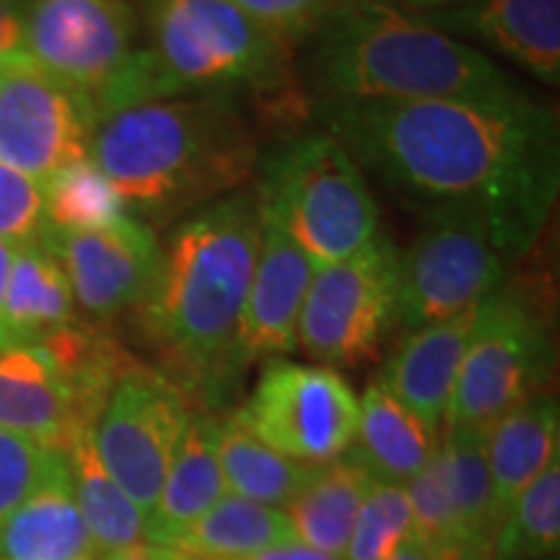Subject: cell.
I'll return each mask as SVG.
<instances>
[{
  "label": "cell",
  "instance_id": "cb8c5ba5",
  "mask_svg": "<svg viewBox=\"0 0 560 560\" xmlns=\"http://www.w3.org/2000/svg\"><path fill=\"white\" fill-rule=\"evenodd\" d=\"M371 482V475L348 452L319 465L283 509L296 540L332 558H346L355 514Z\"/></svg>",
  "mask_w": 560,
  "mask_h": 560
},
{
  "label": "cell",
  "instance_id": "4dcf8cb0",
  "mask_svg": "<svg viewBox=\"0 0 560 560\" xmlns=\"http://www.w3.org/2000/svg\"><path fill=\"white\" fill-rule=\"evenodd\" d=\"M412 537L408 490L395 482H371L355 514L348 550L342 560H389L392 552Z\"/></svg>",
  "mask_w": 560,
  "mask_h": 560
},
{
  "label": "cell",
  "instance_id": "60d3db41",
  "mask_svg": "<svg viewBox=\"0 0 560 560\" xmlns=\"http://www.w3.org/2000/svg\"><path fill=\"white\" fill-rule=\"evenodd\" d=\"M187 558H190V556H187ZM190 560H198V558H190Z\"/></svg>",
  "mask_w": 560,
  "mask_h": 560
},
{
  "label": "cell",
  "instance_id": "74e56055",
  "mask_svg": "<svg viewBox=\"0 0 560 560\" xmlns=\"http://www.w3.org/2000/svg\"><path fill=\"white\" fill-rule=\"evenodd\" d=\"M249 560H340V558H332V556H327V552L310 548V545L291 540V542L276 545V548H270V550L257 552V556Z\"/></svg>",
  "mask_w": 560,
  "mask_h": 560
},
{
  "label": "cell",
  "instance_id": "d6a6232c",
  "mask_svg": "<svg viewBox=\"0 0 560 560\" xmlns=\"http://www.w3.org/2000/svg\"><path fill=\"white\" fill-rule=\"evenodd\" d=\"M45 226L42 182L0 164V242H37Z\"/></svg>",
  "mask_w": 560,
  "mask_h": 560
},
{
  "label": "cell",
  "instance_id": "5b68a950",
  "mask_svg": "<svg viewBox=\"0 0 560 560\" xmlns=\"http://www.w3.org/2000/svg\"><path fill=\"white\" fill-rule=\"evenodd\" d=\"M164 100L187 94H255L285 100L293 83L291 39L231 0H138Z\"/></svg>",
  "mask_w": 560,
  "mask_h": 560
},
{
  "label": "cell",
  "instance_id": "4316f807",
  "mask_svg": "<svg viewBox=\"0 0 560 560\" xmlns=\"http://www.w3.org/2000/svg\"><path fill=\"white\" fill-rule=\"evenodd\" d=\"M66 454L70 486H73L75 503H79L83 524L94 540L96 552L104 556V552L143 542L145 514L104 470L100 457H96L91 431L75 436Z\"/></svg>",
  "mask_w": 560,
  "mask_h": 560
},
{
  "label": "cell",
  "instance_id": "277c9868",
  "mask_svg": "<svg viewBox=\"0 0 560 560\" xmlns=\"http://www.w3.org/2000/svg\"><path fill=\"white\" fill-rule=\"evenodd\" d=\"M314 34L319 100L423 102L520 94L480 50L384 0H348Z\"/></svg>",
  "mask_w": 560,
  "mask_h": 560
},
{
  "label": "cell",
  "instance_id": "836d02e7",
  "mask_svg": "<svg viewBox=\"0 0 560 560\" xmlns=\"http://www.w3.org/2000/svg\"><path fill=\"white\" fill-rule=\"evenodd\" d=\"M231 3L293 42L301 34H312L348 0H231Z\"/></svg>",
  "mask_w": 560,
  "mask_h": 560
},
{
  "label": "cell",
  "instance_id": "e0dca14e",
  "mask_svg": "<svg viewBox=\"0 0 560 560\" xmlns=\"http://www.w3.org/2000/svg\"><path fill=\"white\" fill-rule=\"evenodd\" d=\"M0 429L62 452L91 431L39 346L0 348Z\"/></svg>",
  "mask_w": 560,
  "mask_h": 560
},
{
  "label": "cell",
  "instance_id": "d6986e66",
  "mask_svg": "<svg viewBox=\"0 0 560 560\" xmlns=\"http://www.w3.org/2000/svg\"><path fill=\"white\" fill-rule=\"evenodd\" d=\"M441 32L470 34L550 86L560 81V0H480L425 19Z\"/></svg>",
  "mask_w": 560,
  "mask_h": 560
},
{
  "label": "cell",
  "instance_id": "8992f818",
  "mask_svg": "<svg viewBox=\"0 0 560 560\" xmlns=\"http://www.w3.org/2000/svg\"><path fill=\"white\" fill-rule=\"evenodd\" d=\"M257 198L314 265L338 262L380 231L366 174L330 132H301L262 161Z\"/></svg>",
  "mask_w": 560,
  "mask_h": 560
},
{
  "label": "cell",
  "instance_id": "2e32d148",
  "mask_svg": "<svg viewBox=\"0 0 560 560\" xmlns=\"http://www.w3.org/2000/svg\"><path fill=\"white\" fill-rule=\"evenodd\" d=\"M475 314L478 306L459 317L408 330L389 353L382 374L376 376V382L395 400H400L412 416L436 433L444 431L459 363L465 359L475 327Z\"/></svg>",
  "mask_w": 560,
  "mask_h": 560
},
{
  "label": "cell",
  "instance_id": "30bf717a",
  "mask_svg": "<svg viewBox=\"0 0 560 560\" xmlns=\"http://www.w3.org/2000/svg\"><path fill=\"white\" fill-rule=\"evenodd\" d=\"M192 400L156 366L125 363L91 425L96 457L136 506L149 514L170 470Z\"/></svg>",
  "mask_w": 560,
  "mask_h": 560
},
{
  "label": "cell",
  "instance_id": "1f68e13d",
  "mask_svg": "<svg viewBox=\"0 0 560 560\" xmlns=\"http://www.w3.org/2000/svg\"><path fill=\"white\" fill-rule=\"evenodd\" d=\"M62 450L0 429V522L66 465Z\"/></svg>",
  "mask_w": 560,
  "mask_h": 560
},
{
  "label": "cell",
  "instance_id": "f546056e",
  "mask_svg": "<svg viewBox=\"0 0 560 560\" xmlns=\"http://www.w3.org/2000/svg\"><path fill=\"white\" fill-rule=\"evenodd\" d=\"M45 190V221L55 231H100L112 229L130 210L91 159H81L50 174L42 182Z\"/></svg>",
  "mask_w": 560,
  "mask_h": 560
},
{
  "label": "cell",
  "instance_id": "ab89813d",
  "mask_svg": "<svg viewBox=\"0 0 560 560\" xmlns=\"http://www.w3.org/2000/svg\"><path fill=\"white\" fill-rule=\"evenodd\" d=\"M13 252H16V244L0 242V312H3V296H5V285H9V276H11Z\"/></svg>",
  "mask_w": 560,
  "mask_h": 560
},
{
  "label": "cell",
  "instance_id": "5bb4252c",
  "mask_svg": "<svg viewBox=\"0 0 560 560\" xmlns=\"http://www.w3.org/2000/svg\"><path fill=\"white\" fill-rule=\"evenodd\" d=\"M39 240L66 270L75 310L100 325L136 310L151 291L161 260V242L136 215L100 231L45 226Z\"/></svg>",
  "mask_w": 560,
  "mask_h": 560
},
{
  "label": "cell",
  "instance_id": "83f0119b",
  "mask_svg": "<svg viewBox=\"0 0 560 560\" xmlns=\"http://www.w3.org/2000/svg\"><path fill=\"white\" fill-rule=\"evenodd\" d=\"M436 462L450 488L454 511L475 560H488L495 532L493 486L486 457V433L446 429L441 431Z\"/></svg>",
  "mask_w": 560,
  "mask_h": 560
},
{
  "label": "cell",
  "instance_id": "44dd1931",
  "mask_svg": "<svg viewBox=\"0 0 560 560\" xmlns=\"http://www.w3.org/2000/svg\"><path fill=\"white\" fill-rule=\"evenodd\" d=\"M75 319L79 310L58 257L42 240L16 244L0 312V348L39 346Z\"/></svg>",
  "mask_w": 560,
  "mask_h": 560
},
{
  "label": "cell",
  "instance_id": "7a4b0ae2",
  "mask_svg": "<svg viewBox=\"0 0 560 560\" xmlns=\"http://www.w3.org/2000/svg\"><path fill=\"white\" fill-rule=\"evenodd\" d=\"M262 240L255 190L192 210L161 244L151 291L132 327L164 376L187 397H213L240 374L236 338Z\"/></svg>",
  "mask_w": 560,
  "mask_h": 560
},
{
  "label": "cell",
  "instance_id": "ba28073f",
  "mask_svg": "<svg viewBox=\"0 0 560 560\" xmlns=\"http://www.w3.org/2000/svg\"><path fill=\"white\" fill-rule=\"evenodd\" d=\"M400 249L380 229L353 255L312 276L296 322V348L325 366L374 359L397 325Z\"/></svg>",
  "mask_w": 560,
  "mask_h": 560
},
{
  "label": "cell",
  "instance_id": "6da1fadb",
  "mask_svg": "<svg viewBox=\"0 0 560 560\" xmlns=\"http://www.w3.org/2000/svg\"><path fill=\"white\" fill-rule=\"evenodd\" d=\"M314 117L361 170L423 208L470 210L503 260L540 240L560 187L556 112L501 100H317Z\"/></svg>",
  "mask_w": 560,
  "mask_h": 560
},
{
  "label": "cell",
  "instance_id": "ac0fdd59",
  "mask_svg": "<svg viewBox=\"0 0 560 560\" xmlns=\"http://www.w3.org/2000/svg\"><path fill=\"white\" fill-rule=\"evenodd\" d=\"M226 495L219 462V418L192 410L159 499L145 514L143 542L174 548L206 511Z\"/></svg>",
  "mask_w": 560,
  "mask_h": 560
},
{
  "label": "cell",
  "instance_id": "52a82bcc",
  "mask_svg": "<svg viewBox=\"0 0 560 560\" xmlns=\"http://www.w3.org/2000/svg\"><path fill=\"white\" fill-rule=\"evenodd\" d=\"M552 340L545 314L509 280L478 306L459 363L446 429L486 433L511 408L545 389Z\"/></svg>",
  "mask_w": 560,
  "mask_h": 560
},
{
  "label": "cell",
  "instance_id": "9c48e42d",
  "mask_svg": "<svg viewBox=\"0 0 560 560\" xmlns=\"http://www.w3.org/2000/svg\"><path fill=\"white\" fill-rule=\"evenodd\" d=\"M506 260L486 223L470 210L423 213V229L400 252L397 325H436L475 310L506 283Z\"/></svg>",
  "mask_w": 560,
  "mask_h": 560
},
{
  "label": "cell",
  "instance_id": "8fae6325",
  "mask_svg": "<svg viewBox=\"0 0 560 560\" xmlns=\"http://www.w3.org/2000/svg\"><path fill=\"white\" fill-rule=\"evenodd\" d=\"M234 418L285 457L325 465L353 444L359 397L330 366L270 359Z\"/></svg>",
  "mask_w": 560,
  "mask_h": 560
},
{
  "label": "cell",
  "instance_id": "603a6c76",
  "mask_svg": "<svg viewBox=\"0 0 560 560\" xmlns=\"http://www.w3.org/2000/svg\"><path fill=\"white\" fill-rule=\"evenodd\" d=\"M441 433L412 416L380 382H371L359 400V425L348 454L380 482L416 478L439 450Z\"/></svg>",
  "mask_w": 560,
  "mask_h": 560
},
{
  "label": "cell",
  "instance_id": "7c38bea8",
  "mask_svg": "<svg viewBox=\"0 0 560 560\" xmlns=\"http://www.w3.org/2000/svg\"><path fill=\"white\" fill-rule=\"evenodd\" d=\"M94 125L89 96L26 52L0 66V164L45 182L89 159Z\"/></svg>",
  "mask_w": 560,
  "mask_h": 560
},
{
  "label": "cell",
  "instance_id": "ffe728a7",
  "mask_svg": "<svg viewBox=\"0 0 560 560\" xmlns=\"http://www.w3.org/2000/svg\"><path fill=\"white\" fill-rule=\"evenodd\" d=\"M495 527L516 495L560 459V410L556 395L537 392L486 431Z\"/></svg>",
  "mask_w": 560,
  "mask_h": 560
},
{
  "label": "cell",
  "instance_id": "e575fe53",
  "mask_svg": "<svg viewBox=\"0 0 560 560\" xmlns=\"http://www.w3.org/2000/svg\"><path fill=\"white\" fill-rule=\"evenodd\" d=\"M24 52V5L0 0V66Z\"/></svg>",
  "mask_w": 560,
  "mask_h": 560
},
{
  "label": "cell",
  "instance_id": "4fadbf2b",
  "mask_svg": "<svg viewBox=\"0 0 560 560\" xmlns=\"http://www.w3.org/2000/svg\"><path fill=\"white\" fill-rule=\"evenodd\" d=\"M136 34L130 0H32L24 11V52L86 96L125 66Z\"/></svg>",
  "mask_w": 560,
  "mask_h": 560
},
{
  "label": "cell",
  "instance_id": "484cf974",
  "mask_svg": "<svg viewBox=\"0 0 560 560\" xmlns=\"http://www.w3.org/2000/svg\"><path fill=\"white\" fill-rule=\"evenodd\" d=\"M219 462L226 493L285 509L319 465L285 457L231 418H219Z\"/></svg>",
  "mask_w": 560,
  "mask_h": 560
},
{
  "label": "cell",
  "instance_id": "7402d4cb",
  "mask_svg": "<svg viewBox=\"0 0 560 560\" xmlns=\"http://www.w3.org/2000/svg\"><path fill=\"white\" fill-rule=\"evenodd\" d=\"M70 486L68 459L0 522V560H96Z\"/></svg>",
  "mask_w": 560,
  "mask_h": 560
},
{
  "label": "cell",
  "instance_id": "f1b7e54d",
  "mask_svg": "<svg viewBox=\"0 0 560 560\" xmlns=\"http://www.w3.org/2000/svg\"><path fill=\"white\" fill-rule=\"evenodd\" d=\"M560 545V459L516 495L493 532L488 560H540Z\"/></svg>",
  "mask_w": 560,
  "mask_h": 560
},
{
  "label": "cell",
  "instance_id": "9a60e30c",
  "mask_svg": "<svg viewBox=\"0 0 560 560\" xmlns=\"http://www.w3.org/2000/svg\"><path fill=\"white\" fill-rule=\"evenodd\" d=\"M262 240L244 304L236 359L244 369L257 359H280L296 350V322L317 265L293 242L272 210L260 202Z\"/></svg>",
  "mask_w": 560,
  "mask_h": 560
},
{
  "label": "cell",
  "instance_id": "3957f363",
  "mask_svg": "<svg viewBox=\"0 0 560 560\" xmlns=\"http://www.w3.org/2000/svg\"><path fill=\"white\" fill-rule=\"evenodd\" d=\"M89 159L153 229L240 190L260 164V145L234 96L195 94L96 120Z\"/></svg>",
  "mask_w": 560,
  "mask_h": 560
},
{
  "label": "cell",
  "instance_id": "d590c367",
  "mask_svg": "<svg viewBox=\"0 0 560 560\" xmlns=\"http://www.w3.org/2000/svg\"><path fill=\"white\" fill-rule=\"evenodd\" d=\"M96 560H190V558L174 548H161V545L138 542V545H130V548L104 552V556H100Z\"/></svg>",
  "mask_w": 560,
  "mask_h": 560
},
{
  "label": "cell",
  "instance_id": "8d00e7d4",
  "mask_svg": "<svg viewBox=\"0 0 560 560\" xmlns=\"http://www.w3.org/2000/svg\"><path fill=\"white\" fill-rule=\"evenodd\" d=\"M402 9L423 19H436L446 16V13H457L470 9V5H478L480 0H397Z\"/></svg>",
  "mask_w": 560,
  "mask_h": 560
},
{
  "label": "cell",
  "instance_id": "d4e9b609",
  "mask_svg": "<svg viewBox=\"0 0 560 560\" xmlns=\"http://www.w3.org/2000/svg\"><path fill=\"white\" fill-rule=\"evenodd\" d=\"M291 540L296 535L283 509L226 493L179 537L174 550L198 560H249Z\"/></svg>",
  "mask_w": 560,
  "mask_h": 560
},
{
  "label": "cell",
  "instance_id": "f35d334b",
  "mask_svg": "<svg viewBox=\"0 0 560 560\" xmlns=\"http://www.w3.org/2000/svg\"><path fill=\"white\" fill-rule=\"evenodd\" d=\"M389 560H454V558L444 556V552H441V550L431 548L429 542L418 540V537L412 535L408 542H402L400 548L392 552Z\"/></svg>",
  "mask_w": 560,
  "mask_h": 560
}]
</instances>
